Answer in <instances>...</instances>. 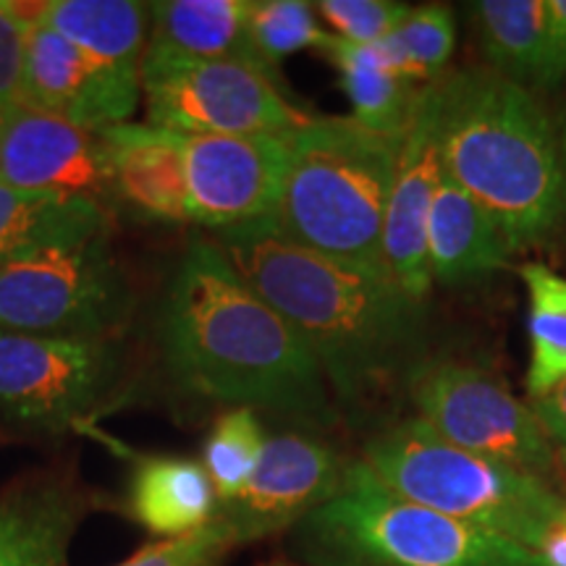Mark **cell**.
<instances>
[{
	"label": "cell",
	"instance_id": "6",
	"mask_svg": "<svg viewBox=\"0 0 566 566\" xmlns=\"http://www.w3.org/2000/svg\"><path fill=\"white\" fill-rule=\"evenodd\" d=\"M359 459L394 493L530 551L566 506L551 483L459 449L420 417L378 430Z\"/></svg>",
	"mask_w": 566,
	"mask_h": 566
},
{
	"label": "cell",
	"instance_id": "11",
	"mask_svg": "<svg viewBox=\"0 0 566 566\" xmlns=\"http://www.w3.org/2000/svg\"><path fill=\"white\" fill-rule=\"evenodd\" d=\"M189 223L216 231L273 226L289 168V134H181Z\"/></svg>",
	"mask_w": 566,
	"mask_h": 566
},
{
	"label": "cell",
	"instance_id": "7",
	"mask_svg": "<svg viewBox=\"0 0 566 566\" xmlns=\"http://www.w3.org/2000/svg\"><path fill=\"white\" fill-rule=\"evenodd\" d=\"M132 315L111 233L0 260V331L122 342Z\"/></svg>",
	"mask_w": 566,
	"mask_h": 566
},
{
	"label": "cell",
	"instance_id": "31",
	"mask_svg": "<svg viewBox=\"0 0 566 566\" xmlns=\"http://www.w3.org/2000/svg\"><path fill=\"white\" fill-rule=\"evenodd\" d=\"M40 3L0 0V105L19 103L24 42L30 24L38 19Z\"/></svg>",
	"mask_w": 566,
	"mask_h": 566
},
{
	"label": "cell",
	"instance_id": "14",
	"mask_svg": "<svg viewBox=\"0 0 566 566\" xmlns=\"http://www.w3.org/2000/svg\"><path fill=\"white\" fill-rule=\"evenodd\" d=\"M19 103L103 132L129 124L142 103L137 76L113 71L34 19L24 42Z\"/></svg>",
	"mask_w": 566,
	"mask_h": 566
},
{
	"label": "cell",
	"instance_id": "2",
	"mask_svg": "<svg viewBox=\"0 0 566 566\" xmlns=\"http://www.w3.org/2000/svg\"><path fill=\"white\" fill-rule=\"evenodd\" d=\"M237 271L304 338L336 407L367 409L424 365V302L388 271L302 250L273 226L216 237Z\"/></svg>",
	"mask_w": 566,
	"mask_h": 566
},
{
	"label": "cell",
	"instance_id": "9",
	"mask_svg": "<svg viewBox=\"0 0 566 566\" xmlns=\"http://www.w3.org/2000/svg\"><path fill=\"white\" fill-rule=\"evenodd\" d=\"M417 417L459 449L548 483L558 451L535 409L480 367L424 359L407 388Z\"/></svg>",
	"mask_w": 566,
	"mask_h": 566
},
{
	"label": "cell",
	"instance_id": "33",
	"mask_svg": "<svg viewBox=\"0 0 566 566\" xmlns=\"http://www.w3.org/2000/svg\"><path fill=\"white\" fill-rule=\"evenodd\" d=\"M530 407L535 409L537 420L543 422L548 438L556 446L558 457H562L566 464V380L564 384H558L554 391L541 396V399H533V405Z\"/></svg>",
	"mask_w": 566,
	"mask_h": 566
},
{
	"label": "cell",
	"instance_id": "10",
	"mask_svg": "<svg viewBox=\"0 0 566 566\" xmlns=\"http://www.w3.org/2000/svg\"><path fill=\"white\" fill-rule=\"evenodd\" d=\"M122 373L116 338L0 331V420L34 433H63L103 407Z\"/></svg>",
	"mask_w": 566,
	"mask_h": 566
},
{
	"label": "cell",
	"instance_id": "29",
	"mask_svg": "<svg viewBox=\"0 0 566 566\" xmlns=\"http://www.w3.org/2000/svg\"><path fill=\"white\" fill-rule=\"evenodd\" d=\"M315 11L336 40L352 45H378L391 38L412 6L399 0H321L315 3Z\"/></svg>",
	"mask_w": 566,
	"mask_h": 566
},
{
	"label": "cell",
	"instance_id": "16",
	"mask_svg": "<svg viewBox=\"0 0 566 566\" xmlns=\"http://www.w3.org/2000/svg\"><path fill=\"white\" fill-rule=\"evenodd\" d=\"M92 493L74 472L38 470L0 491V566H66Z\"/></svg>",
	"mask_w": 566,
	"mask_h": 566
},
{
	"label": "cell",
	"instance_id": "20",
	"mask_svg": "<svg viewBox=\"0 0 566 566\" xmlns=\"http://www.w3.org/2000/svg\"><path fill=\"white\" fill-rule=\"evenodd\" d=\"M38 19L103 66L137 76L150 38V3L42 0Z\"/></svg>",
	"mask_w": 566,
	"mask_h": 566
},
{
	"label": "cell",
	"instance_id": "25",
	"mask_svg": "<svg viewBox=\"0 0 566 566\" xmlns=\"http://www.w3.org/2000/svg\"><path fill=\"white\" fill-rule=\"evenodd\" d=\"M530 296L527 394L541 399L566 380V275L543 263L520 268Z\"/></svg>",
	"mask_w": 566,
	"mask_h": 566
},
{
	"label": "cell",
	"instance_id": "21",
	"mask_svg": "<svg viewBox=\"0 0 566 566\" xmlns=\"http://www.w3.org/2000/svg\"><path fill=\"white\" fill-rule=\"evenodd\" d=\"M111 233V212L84 197L0 181V260Z\"/></svg>",
	"mask_w": 566,
	"mask_h": 566
},
{
	"label": "cell",
	"instance_id": "27",
	"mask_svg": "<svg viewBox=\"0 0 566 566\" xmlns=\"http://www.w3.org/2000/svg\"><path fill=\"white\" fill-rule=\"evenodd\" d=\"M265 428L252 409H226L216 417L202 446V467L216 488L218 506L239 499L265 449Z\"/></svg>",
	"mask_w": 566,
	"mask_h": 566
},
{
	"label": "cell",
	"instance_id": "23",
	"mask_svg": "<svg viewBox=\"0 0 566 566\" xmlns=\"http://www.w3.org/2000/svg\"><path fill=\"white\" fill-rule=\"evenodd\" d=\"M325 55L338 69V80L352 105L354 122L386 137H405L422 87L405 80L391 66L380 42L378 45H352L334 38Z\"/></svg>",
	"mask_w": 566,
	"mask_h": 566
},
{
	"label": "cell",
	"instance_id": "3",
	"mask_svg": "<svg viewBox=\"0 0 566 566\" xmlns=\"http://www.w3.org/2000/svg\"><path fill=\"white\" fill-rule=\"evenodd\" d=\"M438 139L443 171L495 218L514 252L566 223V132L535 90L493 69L443 74Z\"/></svg>",
	"mask_w": 566,
	"mask_h": 566
},
{
	"label": "cell",
	"instance_id": "19",
	"mask_svg": "<svg viewBox=\"0 0 566 566\" xmlns=\"http://www.w3.org/2000/svg\"><path fill=\"white\" fill-rule=\"evenodd\" d=\"M512 254V244L491 212L443 171L428 218V268L433 283L459 286L485 279L506 268Z\"/></svg>",
	"mask_w": 566,
	"mask_h": 566
},
{
	"label": "cell",
	"instance_id": "34",
	"mask_svg": "<svg viewBox=\"0 0 566 566\" xmlns=\"http://www.w3.org/2000/svg\"><path fill=\"white\" fill-rule=\"evenodd\" d=\"M535 554L546 562V566H566V506L543 533Z\"/></svg>",
	"mask_w": 566,
	"mask_h": 566
},
{
	"label": "cell",
	"instance_id": "17",
	"mask_svg": "<svg viewBox=\"0 0 566 566\" xmlns=\"http://www.w3.org/2000/svg\"><path fill=\"white\" fill-rule=\"evenodd\" d=\"M113 205L155 223H189L181 134L153 124L103 129Z\"/></svg>",
	"mask_w": 566,
	"mask_h": 566
},
{
	"label": "cell",
	"instance_id": "37",
	"mask_svg": "<svg viewBox=\"0 0 566 566\" xmlns=\"http://www.w3.org/2000/svg\"><path fill=\"white\" fill-rule=\"evenodd\" d=\"M3 108H6V105H0V116H3Z\"/></svg>",
	"mask_w": 566,
	"mask_h": 566
},
{
	"label": "cell",
	"instance_id": "24",
	"mask_svg": "<svg viewBox=\"0 0 566 566\" xmlns=\"http://www.w3.org/2000/svg\"><path fill=\"white\" fill-rule=\"evenodd\" d=\"M485 61L527 90L541 87L546 0H478L470 6Z\"/></svg>",
	"mask_w": 566,
	"mask_h": 566
},
{
	"label": "cell",
	"instance_id": "8",
	"mask_svg": "<svg viewBox=\"0 0 566 566\" xmlns=\"http://www.w3.org/2000/svg\"><path fill=\"white\" fill-rule=\"evenodd\" d=\"M139 84L147 124L176 134L286 137L310 118L286 101L273 74L250 61L145 51Z\"/></svg>",
	"mask_w": 566,
	"mask_h": 566
},
{
	"label": "cell",
	"instance_id": "35",
	"mask_svg": "<svg viewBox=\"0 0 566 566\" xmlns=\"http://www.w3.org/2000/svg\"><path fill=\"white\" fill-rule=\"evenodd\" d=\"M260 566H304V564H292V562H268V564H260Z\"/></svg>",
	"mask_w": 566,
	"mask_h": 566
},
{
	"label": "cell",
	"instance_id": "26",
	"mask_svg": "<svg viewBox=\"0 0 566 566\" xmlns=\"http://www.w3.org/2000/svg\"><path fill=\"white\" fill-rule=\"evenodd\" d=\"M334 34L321 24L315 3L307 0H250L247 53L254 66L273 74L289 55L328 51Z\"/></svg>",
	"mask_w": 566,
	"mask_h": 566
},
{
	"label": "cell",
	"instance_id": "13",
	"mask_svg": "<svg viewBox=\"0 0 566 566\" xmlns=\"http://www.w3.org/2000/svg\"><path fill=\"white\" fill-rule=\"evenodd\" d=\"M0 181L84 197L113 210L103 134L24 103L6 105L0 116Z\"/></svg>",
	"mask_w": 566,
	"mask_h": 566
},
{
	"label": "cell",
	"instance_id": "30",
	"mask_svg": "<svg viewBox=\"0 0 566 566\" xmlns=\"http://www.w3.org/2000/svg\"><path fill=\"white\" fill-rule=\"evenodd\" d=\"M233 548L231 535L218 520L192 535L171 537V541H153L129 558L113 566H200L212 558H223Z\"/></svg>",
	"mask_w": 566,
	"mask_h": 566
},
{
	"label": "cell",
	"instance_id": "36",
	"mask_svg": "<svg viewBox=\"0 0 566 566\" xmlns=\"http://www.w3.org/2000/svg\"><path fill=\"white\" fill-rule=\"evenodd\" d=\"M221 562H223V558H212V562H205L200 566H221Z\"/></svg>",
	"mask_w": 566,
	"mask_h": 566
},
{
	"label": "cell",
	"instance_id": "32",
	"mask_svg": "<svg viewBox=\"0 0 566 566\" xmlns=\"http://www.w3.org/2000/svg\"><path fill=\"white\" fill-rule=\"evenodd\" d=\"M566 82V0H546V53L541 87L554 90Z\"/></svg>",
	"mask_w": 566,
	"mask_h": 566
},
{
	"label": "cell",
	"instance_id": "22",
	"mask_svg": "<svg viewBox=\"0 0 566 566\" xmlns=\"http://www.w3.org/2000/svg\"><path fill=\"white\" fill-rule=\"evenodd\" d=\"M247 11L250 0H158L150 3L147 51L179 59L250 61Z\"/></svg>",
	"mask_w": 566,
	"mask_h": 566
},
{
	"label": "cell",
	"instance_id": "12",
	"mask_svg": "<svg viewBox=\"0 0 566 566\" xmlns=\"http://www.w3.org/2000/svg\"><path fill=\"white\" fill-rule=\"evenodd\" d=\"M346 464L317 436L302 430L268 433L252 480L239 499L218 506L216 520L231 535L233 546L292 530L338 495Z\"/></svg>",
	"mask_w": 566,
	"mask_h": 566
},
{
	"label": "cell",
	"instance_id": "28",
	"mask_svg": "<svg viewBox=\"0 0 566 566\" xmlns=\"http://www.w3.org/2000/svg\"><path fill=\"white\" fill-rule=\"evenodd\" d=\"M457 45V19L449 6L428 3L412 9L380 42L386 59L409 82L433 84L446 74Z\"/></svg>",
	"mask_w": 566,
	"mask_h": 566
},
{
	"label": "cell",
	"instance_id": "15",
	"mask_svg": "<svg viewBox=\"0 0 566 566\" xmlns=\"http://www.w3.org/2000/svg\"><path fill=\"white\" fill-rule=\"evenodd\" d=\"M443 179V155L438 139V87L424 84L412 124L401 137L384 229V260L399 286L422 300L433 279L428 268V218L438 184Z\"/></svg>",
	"mask_w": 566,
	"mask_h": 566
},
{
	"label": "cell",
	"instance_id": "5",
	"mask_svg": "<svg viewBox=\"0 0 566 566\" xmlns=\"http://www.w3.org/2000/svg\"><path fill=\"white\" fill-rule=\"evenodd\" d=\"M294 533L304 566H546L520 543L394 493L363 459L346 464L338 495Z\"/></svg>",
	"mask_w": 566,
	"mask_h": 566
},
{
	"label": "cell",
	"instance_id": "4",
	"mask_svg": "<svg viewBox=\"0 0 566 566\" xmlns=\"http://www.w3.org/2000/svg\"><path fill=\"white\" fill-rule=\"evenodd\" d=\"M401 137L352 116L307 118L289 134V168L273 229L302 250L388 271L386 208Z\"/></svg>",
	"mask_w": 566,
	"mask_h": 566
},
{
	"label": "cell",
	"instance_id": "18",
	"mask_svg": "<svg viewBox=\"0 0 566 566\" xmlns=\"http://www.w3.org/2000/svg\"><path fill=\"white\" fill-rule=\"evenodd\" d=\"M124 512L155 541L192 535L218 514V495L200 459L139 454L124 493Z\"/></svg>",
	"mask_w": 566,
	"mask_h": 566
},
{
	"label": "cell",
	"instance_id": "1",
	"mask_svg": "<svg viewBox=\"0 0 566 566\" xmlns=\"http://www.w3.org/2000/svg\"><path fill=\"white\" fill-rule=\"evenodd\" d=\"M158 331L163 365L187 394L317 428L336 422L334 394L310 346L216 239H195L184 250Z\"/></svg>",
	"mask_w": 566,
	"mask_h": 566
}]
</instances>
